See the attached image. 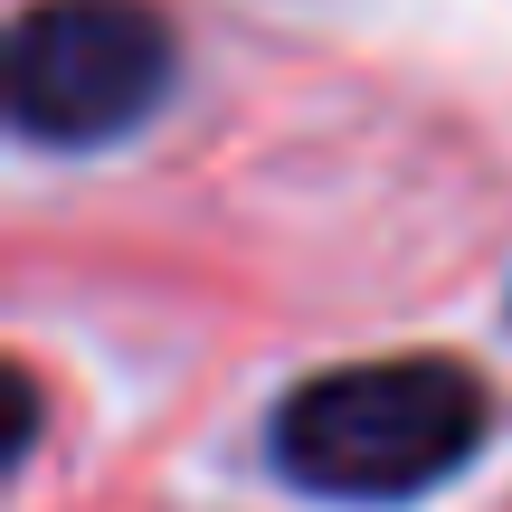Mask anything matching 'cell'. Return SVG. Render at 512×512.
<instances>
[{"instance_id":"7a4b0ae2","label":"cell","mask_w":512,"mask_h":512,"mask_svg":"<svg viewBox=\"0 0 512 512\" xmlns=\"http://www.w3.org/2000/svg\"><path fill=\"white\" fill-rule=\"evenodd\" d=\"M171 95L152 0H29L10 29V114L29 143H114Z\"/></svg>"},{"instance_id":"6da1fadb","label":"cell","mask_w":512,"mask_h":512,"mask_svg":"<svg viewBox=\"0 0 512 512\" xmlns=\"http://www.w3.org/2000/svg\"><path fill=\"white\" fill-rule=\"evenodd\" d=\"M484 427H494V399L465 361H437V351L351 361L275 408V465L323 503H418L475 465Z\"/></svg>"}]
</instances>
